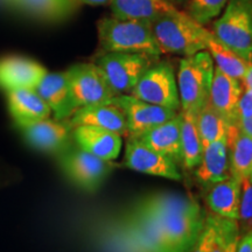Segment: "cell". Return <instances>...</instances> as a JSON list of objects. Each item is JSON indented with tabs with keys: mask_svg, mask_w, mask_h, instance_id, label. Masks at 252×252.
<instances>
[{
	"mask_svg": "<svg viewBox=\"0 0 252 252\" xmlns=\"http://www.w3.org/2000/svg\"><path fill=\"white\" fill-rule=\"evenodd\" d=\"M153 35L162 54L191 56L206 50L204 28L178 8L166 12L151 21Z\"/></svg>",
	"mask_w": 252,
	"mask_h": 252,
	"instance_id": "cell-3",
	"label": "cell"
},
{
	"mask_svg": "<svg viewBox=\"0 0 252 252\" xmlns=\"http://www.w3.org/2000/svg\"><path fill=\"white\" fill-rule=\"evenodd\" d=\"M242 179L230 175L207 189L206 203L210 213L230 220H238Z\"/></svg>",
	"mask_w": 252,
	"mask_h": 252,
	"instance_id": "cell-21",
	"label": "cell"
},
{
	"mask_svg": "<svg viewBox=\"0 0 252 252\" xmlns=\"http://www.w3.org/2000/svg\"><path fill=\"white\" fill-rule=\"evenodd\" d=\"M25 139L34 149L41 152L61 154L74 147L72 126L67 121L41 119L31 124L20 126Z\"/></svg>",
	"mask_w": 252,
	"mask_h": 252,
	"instance_id": "cell-11",
	"label": "cell"
},
{
	"mask_svg": "<svg viewBox=\"0 0 252 252\" xmlns=\"http://www.w3.org/2000/svg\"><path fill=\"white\" fill-rule=\"evenodd\" d=\"M113 17L128 20L153 21L176 8L167 0H110Z\"/></svg>",
	"mask_w": 252,
	"mask_h": 252,
	"instance_id": "cell-25",
	"label": "cell"
},
{
	"mask_svg": "<svg viewBox=\"0 0 252 252\" xmlns=\"http://www.w3.org/2000/svg\"><path fill=\"white\" fill-rule=\"evenodd\" d=\"M124 112L128 137L138 138L151 128L162 124L178 115V111L144 102L132 94H118L111 99Z\"/></svg>",
	"mask_w": 252,
	"mask_h": 252,
	"instance_id": "cell-10",
	"label": "cell"
},
{
	"mask_svg": "<svg viewBox=\"0 0 252 252\" xmlns=\"http://www.w3.org/2000/svg\"><path fill=\"white\" fill-rule=\"evenodd\" d=\"M59 163L69 180L88 191L98 189L113 169L112 161L99 159L77 146L59 154Z\"/></svg>",
	"mask_w": 252,
	"mask_h": 252,
	"instance_id": "cell-8",
	"label": "cell"
},
{
	"mask_svg": "<svg viewBox=\"0 0 252 252\" xmlns=\"http://www.w3.org/2000/svg\"><path fill=\"white\" fill-rule=\"evenodd\" d=\"M97 30L103 53H139L156 59L162 54L153 35L151 21L106 17L98 21Z\"/></svg>",
	"mask_w": 252,
	"mask_h": 252,
	"instance_id": "cell-2",
	"label": "cell"
},
{
	"mask_svg": "<svg viewBox=\"0 0 252 252\" xmlns=\"http://www.w3.org/2000/svg\"><path fill=\"white\" fill-rule=\"evenodd\" d=\"M236 252H252V229L247 234L239 236Z\"/></svg>",
	"mask_w": 252,
	"mask_h": 252,
	"instance_id": "cell-32",
	"label": "cell"
},
{
	"mask_svg": "<svg viewBox=\"0 0 252 252\" xmlns=\"http://www.w3.org/2000/svg\"><path fill=\"white\" fill-rule=\"evenodd\" d=\"M158 59L139 53H103L94 64L116 94H130L139 78Z\"/></svg>",
	"mask_w": 252,
	"mask_h": 252,
	"instance_id": "cell-6",
	"label": "cell"
},
{
	"mask_svg": "<svg viewBox=\"0 0 252 252\" xmlns=\"http://www.w3.org/2000/svg\"><path fill=\"white\" fill-rule=\"evenodd\" d=\"M144 102L180 112V97L174 69L168 62L153 63L130 94Z\"/></svg>",
	"mask_w": 252,
	"mask_h": 252,
	"instance_id": "cell-7",
	"label": "cell"
},
{
	"mask_svg": "<svg viewBox=\"0 0 252 252\" xmlns=\"http://www.w3.org/2000/svg\"><path fill=\"white\" fill-rule=\"evenodd\" d=\"M228 0H189L187 13L197 24H209L220 17Z\"/></svg>",
	"mask_w": 252,
	"mask_h": 252,
	"instance_id": "cell-29",
	"label": "cell"
},
{
	"mask_svg": "<svg viewBox=\"0 0 252 252\" xmlns=\"http://www.w3.org/2000/svg\"><path fill=\"white\" fill-rule=\"evenodd\" d=\"M35 90L49 106L54 118L58 121H67L77 110L71 97L65 71L47 72Z\"/></svg>",
	"mask_w": 252,
	"mask_h": 252,
	"instance_id": "cell-14",
	"label": "cell"
},
{
	"mask_svg": "<svg viewBox=\"0 0 252 252\" xmlns=\"http://www.w3.org/2000/svg\"><path fill=\"white\" fill-rule=\"evenodd\" d=\"M65 72L71 97L77 109L94 104L110 103L113 97L117 96L94 63H78Z\"/></svg>",
	"mask_w": 252,
	"mask_h": 252,
	"instance_id": "cell-9",
	"label": "cell"
},
{
	"mask_svg": "<svg viewBox=\"0 0 252 252\" xmlns=\"http://www.w3.org/2000/svg\"><path fill=\"white\" fill-rule=\"evenodd\" d=\"M243 89L252 90V63H249L247 71H245L243 78L241 80Z\"/></svg>",
	"mask_w": 252,
	"mask_h": 252,
	"instance_id": "cell-34",
	"label": "cell"
},
{
	"mask_svg": "<svg viewBox=\"0 0 252 252\" xmlns=\"http://www.w3.org/2000/svg\"><path fill=\"white\" fill-rule=\"evenodd\" d=\"M215 64L207 50L187 56L180 61L178 90L180 111L197 115L209 100Z\"/></svg>",
	"mask_w": 252,
	"mask_h": 252,
	"instance_id": "cell-4",
	"label": "cell"
},
{
	"mask_svg": "<svg viewBox=\"0 0 252 252\" xmlns=\"http://www.w3.org/2000/svg\"><path fill=\"white\" fill-rule=\"evenodd\" d=\"M196 125L203 147L214 141L225 138L229 126L225 119L216 110H214L209 103L197 113Z\"/></svg>",
	"mask_w": 252,
	"mask_h": 252,
	"instance_id": "cell-28",
	"label": "cell"
},
{
	"mask_svg": "<svg viewBox=\"0 0 252 252\" xmlns=\"http://www.w3.org/2000/svg\"><path fill=\"white\" fill-rule=\"evenodd\" d=\"M251 63H252V62H251Z\"/></svg>",
	"mask_w": 252,
	"mask_h": 252,
	"instance_id": "cell-39",
	"label": "cell"
},
{
	"mask_svg": "<svg viewBox=\"0 0 252 252\" xmlns=\"http://www.w3.org/2000/svg\"><path fill=\"white\" fill-rule=\"evenodd\" d=\"M238 239L239 238H236L234 241H231L228 245V248H226V251L225 252H236V248H237V243H238Z\"/></svg>",
	"mask_w": 252,
	"mask_h": 252,
	"instance_id": "cell-36",
	"label": "cell"
},
{
	"mask_svg": "<svg viewBox=\"0 0 252 252\" xmlns=\"http://www.w3.org/2000/svg\"><path fill=\"white\" fill-rule=\"evenodd\" d=\"M72 137L77 147L106 161L117 159L121 153L122 135L116 132L97 126L82 125L74 128Z\"/></svg>",
	"mask_w": 252,
	"mask_h": 252,
	"instance_id": "cell-16",
	"label": "cell"
},
{
	"mask_svg": "<svg viewBox=\"0 0 252 252\" xmlns=\"http://www.w3.org/2000/svg\"><path fill=\"white\" fill-rule=\"evenodd\" d=\"M243 90L241 81L224 74L220 69H214L208 103L229 125L237 122V106Z\"/></svg>",
	"mask_w": 252,
	"mask_h": 252,
	"instance_id": "cell-15",
	"label": "cell"
},
{
	"mask_svg": "<svg viewBox=\"0 0 252 252\" xmlns=\"http://www.w3.org/2000/svg\"><path fill=\"white\" fill-rule=\"evenodd\" d=\"M124 165L144 174L161 176L174 181L182 179L179 166L173 160L147 146L138 138L128 137L125 146Z\"/></svg>",
	"mask_w": 252,
	"mask_h": 252,
	"instance_id": "cell-12",
	"label": "cell"
},
{
	"mask_svg": "<svg viewBox=\"0 0 252 252\" xmlns=\"http://www.w3.org/2000/svg\"><path fill=\"white\" fill-rule=\"evenodd\" d=\"M252 116V90L244 89L237 106V121Z\"/></svg>",
	"mask_w": 252,
	"mask_h": 252,
	"instance_id": "cell-31",
	"label": "cell"
},
{
	"mask_svg": "<svg viewBox=\"0 0 252 252\" xmlns=\"http://www.w3.org/2000/svg\"><path fill=\"white\" fill-rule=\"evenodd\" d=\"M249 178H250V180L252 181V173H251V175H250V176H249Z\"/></svg>",
	"mask_w": 252,
	"mask_h": 252,
	"instance_id": "cell-38",
	"label": "cell"
},
{
	"mask_svg": "<svg viewBox=\"0 0 252 252\" xmlns=\"http://www.w3.org/2000/svg\"><path fill=\"white\" fill-rule=\"evenodd\" d=\"M134 138V137H133ZM138 139L168 157L179 167L182 163L181 153V115L180 112L169 121L151 128Z\"/></svg>",
	"mask_w": 252,
	"mask_h": 252,
	"instance_id": "cell-20",
	"label": "cell"
},
{
	"mask_svg": "<svg viewBox=\"0 0 252 252\" xmlns=\"http://www.w3.org/2000/svg\"><path fill=\"white\" fill-rule=\"evenodd\" d=\"M167 1H169L171 4L175 5V4H182V2H185L186 0H167Z\"/></svg>",
	"mask_w": 252,
	"mask_h": 252,
	"instance_id": "cell-37",
	"label": "cell"
},
{
	"mask_svg": "<svg viewBox=\"0 0 252 252\" xmlns=\"http://www.w3.org/2000/svg\"><path fill=\"white\" fill-rule=\"evenodd\" d=\"M8 109L15 124L20 126L49 118L52 110L35 89H18L7 93Z\"/></svg>",
	"mask_w": 252,
	"mask_h": 252,
	"instance_id": "cell-23",
	"label": "cell"
},
{
	"mask_svg": "<svg viewBox=\"0 0 252 252\" xmlns=\"http://www.w3.org/2000/svg\"><path fill=\"white\" fill-rule=\"evenodd\" d=\"M239 238L237 220L206 213L203 228L190 252H225L229 243Z\"/></svg>",
	"mask_w": 252,
	"mask_h": 252,
	"instance_id": "cell-17",
	"label": "cell"
},
{
	"mask_svg": "<svg viewBox=\"0 0 252 252\" xmlns=\"http://www.w3.org/2000/svg\"><path fill=\"white\" fill-rule=\"evenodd\" d=\"M194 174L198 185L206 190L231 175L226 137L203 147L202 158L198 166L194 169Z\"/></svg>",
	"mask_w": 252,
	"mask_h": 252,
	"instance_id": "cell-19",
	"label": "cell"
},
{
	"mask_svg": "<svg viewBox=\"0 0 252 252\" xmlns=\"http://www.w3.org/2000/svg\"><path fill=\"white\" fill-rule=\"evenodd\" d=\"M204 43H206V50L212 56L214 64H216L215 68L239 81L243 78L250 62H247L231 49H229L214 35L212 31L206 30L204 32Z\"/></svg>",
	"mask_w": 252,
	"mask_h": 252,
	"instance_id": "cell-26",
	"label": "cell"
},
{
	"mask_svg": "<svg viewBox=\"0 0 252 252\" xmlns=\"http://www.w3.org/2000/svg\"><path fill=\"white\" fill-rule=\"evenodd\" d=\"M156 215L168 252H190L203 228L206 212L188 195L162 193L144 198Z\"/></svg>",
	"mask_w": 252,
	"mask_h": 252,
	"instance_id": "cell-1",
	"label": "cell"
},
{
	"mask_svg": "<svg viewBox=\"0 0 252 252\" xmlns=\"http://www.w3.org/2000/svg\"><path fill=\"white\" fill-rule=\"evenodd\" d=\"M47 71L43 65L31 59L8 56L0 60V88L8 91L35 89Z\"/></svg>",
	"mask_w": 252,
	"mask_h": 252,
	"instance_id": "cell-13",
	"label": "cell"
},
{
	"mask_svg": "<svg viewBox=\"0 0 252 252\" xmlns=\"http://www.w3.org/2000/svg\"><path fill=\"white\" fill-rule=\"evenodd\" d=\"M230 174L239 179L249 178L252 173V138L243 133L236 124L226 131Z\"/></svg>",
	"mask_w": 252,
	"mask_h": 252,
	"instance_id": "cell-24",
	"label": "cell"
},
{
	"mask_svg": "<svg viewBox=\"0 0 252 252\" xmlns=\"http://www.w3.org/2000/svg\"><path fill=\"white\" fill-rule=\"evenodd\" d=\"M6 5L39 20L58 23L74 15L81 7L77 0H1Z\"/></svg>",
	"mask_w": 252,
	"mask_h": 252,
	"instance_id": "cell-22",
	"label": "cell"
},
{
	"mask_svg": "<svg viewBox=\"0 0 252 252\" xmlns=\"http://www.w3.org/2000/svg\"><path fill=\"white\" fill-rule=\"evenodd\" d=\"M72 128L82 125L97 126L116 133L127 135V124L124 112L113 103L94 104L78 108L68 119Z\"/></svg>",
	"mask_w": 252,
	"mask_h": 252,
	"instance_id": "cell-18",
	"label": "cell"
},
{
	"mask_svg": "<svg viewBox=\"0 0 252 252\" xmlns=\"http://www.w3.org/2000/svg\"><path fill=\"white\" fill-rule=\"evenodd\" d=\"M235 124L238 126V128L243 132V133L252 138V116L244 119H239V121L235 123Z\"/></svg>",
	"mask_w": 252,
	"mask_h": 252,
	"instance_id": "cell-33",
	"label": "cell"
},
{
	"mask_svg": "<svg viewBox=\"0 0 252 252\" xmlns=\"http://www.w3.org/2000/svg\"><path fill=\"white\" fill-rule=\"evenodd\" d=\"M181 115V153L182 163L186 171H194L201 161L203 144L196 125V116L180 111Z\"/></svg>",
	"mask_w": 252,
	"mask_h": 252,
	"instance_id": "cell-27",
	"label": "cell"
},
{
	"mask_svg": "<svg viewBox=\"0 0 252 252\" xmlns=\"http://www.w3.org/2000/svg\"><path fill=\"white\" fill-rule=\"evenodd\" d=\"M81 4H87L91 6H99V5H106L110 4V0H77Z\"/></svg>",
	"mask_w": 252,
	"mask_h": 252,
	"instance_id": "cell-35",
	"label": "cell"
},
{
	"mask_svg": "<svg viewBox=\"0 0 252 252\" xmlns=\"http://www.w3.org/2000/svg\"><path fill=\"white\" fill-rule=\"evenodd\" d=\"M237 223L239 236L247 234L252 229V181L250 178L242 179Z\"/></svg>",
	"mask_w": 252,
	"mask_h": 252,
	"instance_id": "cell-30",
	"label": "cell"
},
{
	"mask_svg": "<svg viewBox=\"0 0 252 252\" xmlns=\"http://www.w3.org/2000/svg\"><path fill=\"white\" fill-rule=\"evenodd\" d=\"M212 33L247 62H252V0H228Z\"/></svg>",
	"mask_w": 252,
	"mask_h": 252,
	"instance_id": "cell-5",
	"label": "cell"
}]
</instances>
